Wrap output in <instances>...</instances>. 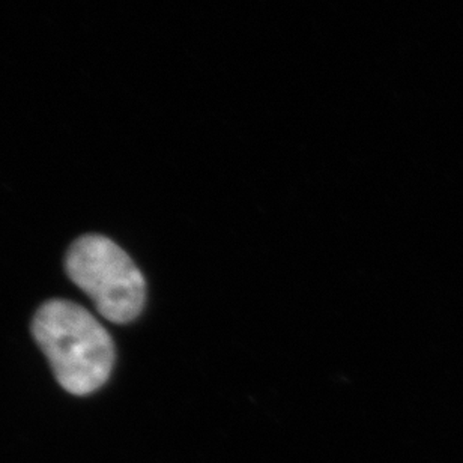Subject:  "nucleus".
<instances>
[{"label": "nucleus", "mask_w": 463, "mask_h": 463, "mask_svg": "<svg viewBox=\"0 0 463 463\" xmlns=\"http://www.w3.org/2000/svg\"><path fill=\"white\" fill-rule=\"evenodd\" d=\"M32 333L63 390L88 396L108 383L115 345L85 307L65 299L47 301L33 317Z\"/></svg>", "instance_id": "1"}, {"label": "nucleus", "mask_w": 463, "mask_h": 463, "mask_svg": "<svg viewBox=\"0 0 463 463\" xmlns=\"http://www.w3.org/2000/svg\"><path fill=\"white\" fill-rule=\"evenodd\" d=\"M65 267L70 279L108 321L128 324L142 313L146 303L145 277L112 240L81 236L68 250Z\"/></svg>", "instance_id": "2"}]
</instances>
